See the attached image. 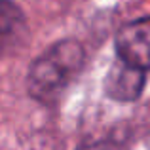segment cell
Returning a JSON list of instances; mask_svg holds the SVG:
<instances>
[{
  "instance_id": "1",
  "label": "cell",
  "mask_w": 150,
  "mask_h": 150,
  "mask_svg": "<svg viewBox=\"0 0 150 150\" xmlns=\"http://www.w3.org/2000/svg\"><path fill=\"white\" fill-rule=\"evenodd\" d=\"M86 63V51L80 42L61 40L40 53L27 74V89L30 97L42 105H55L63 91L78 76Z\"/></svg>"
},
{
  "instance_id": "3",
  "label": "cell",
  "mask_w": 150,
  "mask_h": 150,
  "mask_svg": "<svg viewBox=\"0 0 150 150\" xmlns=\"http://www.w3.org/2000/svg\"><path fill=\"white\" fill-rule=\"evenodd\" d=\"M144 72L129 67L127 63L118 59L105 78V91L110 99L120 103H131L139 99L144 89Z\"/></svg>"
},
{
  "instance_id": "4",
  "label": "cell",
  "mask_w": 150,
  "mask_h": 150,
  "mask_svg": "<svg viewBox=\"0 0 150 150\" xmlns=\"http://www.w3.org/2000/svg\"><path fill=\"white\" fill-rule=\"evenodd\" d=\"M27 36V19L13 0H0V57L11 55Z\"/></svg>"
},
{
  "instance_id": "2",
  "label": "cell",
  "mask_w": 150,
  "mask_h": 150,
  "mask_svg": "<svg viewBox=\"0 0 150 150\" xmlns=\"http://www.w3.org/2000/svg\"><path fill=\"white\" fill-rule=\"evenodd\" d=\"M114 46L120 61L144 74L150 72V17L125 23L118 30Z\"/></svg>"
}]
</instances>
